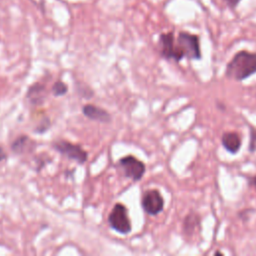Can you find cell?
Here are the masks:
<instances>
[{"label": "cell", "mask_w": 256, "mask_h": 256, "mask_svg": "<svg viewBox=\"0 0 256 256\" xmlns=\"http://www.w3.org/2000/svg\"><path fill=\"white\" fill-rule=\"evenodd\" d=\"M256 73V53L238 51L228 62L225 75L236 81H243Z\"/></svg>", "instance_id": "obj_1"}, {"label": "cell", "mask_w": 256, "mask_h": 256, "mask_svg": "<svg viewBox=\"0 0 256 256\" xmlns=\"http://www.w3.org/2000/svg\"><path fill=\"white\" fill-rule=\"evenodd\" d=\"M175 49L176 62L181 61L183 58L199 60L202 57L199 37L187 31H181L178 33L177 39L175 40Z\"/></svg>", "instance_id": "obj_2"}, {"label": "cell", "mask_w": 256, "mask_h": 256, "mask_svg": "<svg viewBox=\"0 0 256 256\" xmlns=\"http://www.w3.org/2000/svg\"><path fill=\"white\" fill-rule=\"evenodd\" d=\"M108 223L112 229L120 234H128L131 231V222L128 217L127 209L121 203L114 205L108 216Z\"/></svg>", "instance_id": "obj_3"}, {"label": "cell", "mask_w": 256, "mask_h": 256, "mask_svg": "<svg viewBox=\"0 0 256 256\" xmlns=\"http://www.w3.org/2000/svg\"><path fill=\"white\" fill-rule=\"evenodd\" d=\"M119 164L124 172V176L127 178H131L134 181L140 180L146 170L145 164L132 155L121 158Z\"/></svg>", "instance_id": "obj_4"}, {"label": "cell", "mask_w": 256, "mask_h": 256, "mask_svg": "<svg viewBox=\"0 0 256 256\" xmlns=\"http://www.w3.org/2000/svg\"><path fill=\"white\" fill-rule=\"evenodd\" d=\"M54 148L61 154L65 155L69 159L75 160L80 164H83L86 162L88 155L85 150L82 149L81 146L77 144L70 143L68 141L60 140L54 143Z\"/></svg>", "instance_id": "obj_5"}, {"label": "cell", "mask_w": 256, "mask_h": 256, "mask_svg": "<svg viewBox=\"0 0 256 256\" xmlns=\"http://www.w3.org/2000/svg\"><path fill=\"white\" fill-rule=\"evenodd\" d=\"M141 204L146 213L154 216L163 210L164 199L158 190L151 189L144 193Z\"/></svg>", "instance_id": "obj_6"}, {"label": "cell", "mask_w": 256, "mask_h": 256, "mask_svg": "<svg viewBox=\"0 0 256 256\" xmlns=\"http://www.w3.org/2000/svg\"><path fill=\"white\" fill-rule=\"evenodd\" d=\"M160 55L167 60L176 61V49H175V37L172 31L167 33H161L159 36Z\"/></svg>", "instance_id": "obj_7"}, {"label": "cell", "mask_w": 256, "mask_h": 256, "mask_svg": "<svg viewBox=\"0 0 256 256\" xmlns=\"http://www.w3.org/2000/svg\"><path fill=\"white\" fill-rule=\"evenodd\" d=\"M82 112L86 117H88L92 120H96V121H100V122H104V123L109 122L111 119V117L107 111H105L104 109H102L98 106H95V105H90V104L85 105L82 108Z\"/></svg>", "instance_id": "obj_8"}, {"label": "cell", "mask_w": 256, "mask_h": 256, "mask_svg": "<svg viewBox=\"0 0 256 256\" xmlns=\"http://www.w3.org/2000/svg\"><path fill=\"white\" fill-rule=\"evenodd\" d=\"M221 143L231 154H236L241 148V138L235 132H226L222 135Z\"/></svg>", "instance_id": "obj_9"}, {"label": "cell", "mask_w": 256, "mask_h": 256, "mask_svg": "<svg viewBox=\"0 0 256 256\" xmlns=\"http://www.w3.org/2000/svg\"><path fill=\"white\" fill-rule=\"evenodd\" d=\"M199 224H200L199 215L192 212L185 217L184 222H183V230L186 234L191 235L193 233L194 229L199 226Z\"/></svg>", "instance_id": "obj_10"}, {"label": "cell", "mask_w": 256, "mask_h": 256, "mask_svg": "<svg viewBox=\"0 0 256 256\" xmlns=\"http://www.w3.org/2000/svg\"><path fill=\"white\" fill-rule=\"evenodd\" d=\"M52 90H53V93H54L55 96H61V95H64L67 92V86L64 82L57 81L53 85Z\"/></svg>", "instance_id": "obj_11"}, {"label": "cell", "mask_w": 256, "mask_h": 256, "mask_svg": "<svg viewBox=\"0 0 256 256\" xmlns=\"http://www.w3.org/2000/svg\"><path fill=\"white\" fill-rule=\"evenodd\" d=\"M27 140H28V138L26 136H21L11 145V148H13V150L16 153H19L22 150V147L26 144Z\"/></svg>", "instance_id": "obj_12"}, {"label": "cell", "mask_w": 256, "mask_h": 256, "mask_svg": "<svg viewBox=\"0 0 256 256\" xmlns=\"http://www.w3.org/2000/svg\"><path fill=\"white\" fill-rule=\"evenodd\" d=\"M256 150V128H250V143H249V151L254 152Z\"/></svg>", "instance_id": "obj_13"}, {"label": "cell", "mask_w": 256, "mask_h": 256, "mask_svg": "<svg viewBox=\"0 0 256 256\" xmlns=\"http://www.w3.org/2000/svg\"><path fill=\"white\" fill-rule=\"evenodd\" d=\"M225 4L230 8V9H235L239 5L241 0H223Z\"/></svg>", "instance_id": "obj_14"}, {"label": "cell", "mask_w": 256, "mask_h": 256, "mask_svg": "<svg viewBox=\"0 0 256 256\" xmlns=\"http://www.w3.org/2000/svg\"><path fill=\"white\" fill-rule=\"evenodd\" d=\"M5 159H6V153L4 152L2 147H0V162H2Z\"/></svg>", "instance_id": "obj_15"}, {"label": "cell", "mask_w": 256, "mask_h": 256, "mask_svg": "<svg viewBox=\"0 0 256 256\" xmlns=\"http://www.w3.org/2000/svg\"><path fill=\"white\" fill-rule=\"evenodd\" d=\"M250 185H252L256 189V175L250 178Z\"/></svg>", "instance_id": "obj_16"}]
</instances>
